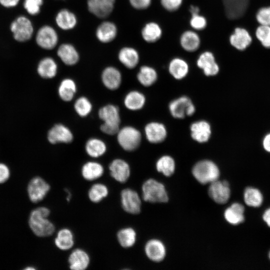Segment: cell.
<instances>
[{"mask_svg": "<svg viewBox=\"0 0 270 270\" xmlns=\"http://www.w3.org/2000/svg\"><path fill=\"white\" fill-rule=\"evenodd\" d=\"M50 210L46 207H40L32 211L29 218V225L32 231L38 236L52 235L54 232L53 224L47 218Z\"/></svg>", "mask_w": 270, "mask_h": 270, "instance_id": "6da1fadb", "label": "cell"}, {"mask_svg": "<svg viewBox=\"0 0 270 270\" xmlns=\"http://www.w3.org/2000/svg\"><path fill=\"white\" fill-rule=\"evenodd\" d=\"M192 173L194 178L202 184H210L218 180L220 174L218 166L209 160L197 162L192 168Z\"/></svg>", "mask_w": 270, "mask_h": 270, "instance_id": "7a4b0ae2", "label": "cell"}, {"mask_svg": "<svg viewBox=\"0 0 270 270\" xmlns=\"http://www.w3.org/2000/svg\"><path fill=\"white\" fill-rule=\"evenodd\" d=\"M142 196L144 200L150 202H166L168 200L164 184L152 178L143 184Z\"/></svg>", "mask_w": 270, "mask_h": 270, "instance_id": "3957f363", "label": "cell"}, {"mask_svg": "<svg viewBox=\"0 0 270 270\" xmlns=\"http://www.w3.org/2000/svg\"><path fill=\"white\" fill-rule=\"evenodd\" d=\"M117 139L121 147L127 151H132L140 145L141 140L140 132L132 126H125L117 133Z\"/></svg>", "mask_w": 270, "mask_h": 270, "instance_id": "277c9868", "label": "cell"}, {"mask_svg": "<svg viewBox=\"0 0 270 270\" xmlns=\"http://www.w3.org/2000/svg\"><path fill=\"white\" fill-rule=\"evenodd\" d=\"M10 30L14 38L20 42L30 40L33 34L34 28L30 20L24 16H20L10 25Z\"/></svg>", "mask_w": 270, "mask_h": 270, "instance_id": "5b68a950", "label": "cell"}, {"mask_svg": "<svg viewBox=\"0 0 270 270\" xmlns=\"http://www.w3.org/2000/svg\"><path fill=\"white\" fill-rule=\"evenodd\" d=\"M120 202L123 210L130 214H138L141 210V200L135 190L126 188L120 193Z\"/></svg>", "mask_w": 270, "mask_h": 270, "instance_id": "8992f818", "label": "cell"}, {"mask_svg": "<svg viewBox=\"0 0 270 270\" xmlns=\"http://www.w3.org/2000/svg\"><path fill=\"white\" fill-rule=\"evenodd\" d=\"M172 115L178 118H182L186 116H191L195 112L194 105L190 99L182 96L172 101L169 105Z\"/></svg>", "mask_w": 270, "mask_h": 270, "instance_id": "52a82bcc", "label": "cell"}, {"mask_svg": "<svg viewBox=\"0 0 270 270\" xmlns=\"http://www.w3.org/2000/svg\"><path fill=\"white\" fill-rule=\"evenodd\" d=\"M210 196L216 203L224 204L230 198V190L228 182L218 180L210 183L208 188Z\"/></svg>", "mask_w": 270, "mask_h": 270, "instance_id": "ba28073f", "label": "cell"}, {"mask_svg": "<svg viewBox=\"0 0 270 270\" xmlns=\"http://www.w3.org/2000/svg\"><path fill=\"white\" fill-rule=\"evenodd\" d=\"M36 42L42 48L52 50L56 45L58 36L56 30L49 26L40 28L36 36Z\"/></svg>", "mask_w": 270, "mask_h": 270, "instance_id": "9c48e42d", "label": "cell"}, {"mask_svg": "<svg viewBox=\"0 0 270 270\" xmlns=\"http://www.w3.org/2000/svg\"><path fill=\"white\" fill-rule=\"evenodd\" d=\"M50 189V185L42 178L36 177L32 178L28 186V193L30 200L34 202L42 200Z\"/></svg>", "mask_w": 270, "mask_h": 270, "instance_id": "30bf717a", "label": "cell"}, {"mask_svg": "<svg viewBox=\"0 0 270 270\" xmlns=\"http://www.w3.org/2000/svg\"><path fill=\"white\" fill-rule=\"evenodd\" d=\"M227 18L236 20L242 16L247 10L249 0H223Z\"/></svg>", "mask_w": 270, "mask_h": 270, "instance_id": "8fae6325", "label": "cell"}, {"mask_svg": "<svg viewBox=\"0 0 270 270\" xmlns=\"http://www.w3.org/2000/svg\"><path fill=\"white\" fill-rule=\"evenodd\" d=\"M109 170L112 177L120 183L126 182L130 174L129 164L124 160L120 158L115 159L110 162Z\"/></svg>", "mask_w": 270, "mask_h": 270, "instance_id": "7c38bea8", "label": "cell"}, {"mask_svg": "<svg viewBox=\"0 0 270 270\" xmlns=\"http://www.w3.org/2000/svg\"><path fill=\"white\" fill-rule=\"evenodd\" d=\"M116 0H88L89 11L99 18H104L112 12Z\"/></svg>", "mask_w": 270, "mask_h": 270, "instance_id": "4fadbf2b", "label": "cell"}, {"mask_svg": "<svg viewBox=\"0 0 270 270\" xmlns=\"http://www.w3.org/2000/svg\"><path fill=\"white\" fill-rule=\"evenodd\" d=\"M48 140L53 144L58 142L69 143L73 140V134L65 126L56 124L48 132Z\"/></svg>", "mask_w": 270, "mask_h": 270, "instance_id": "5bb4252c", "label": "cell"}, {"mask_svg": "<svg viewBox=\"0 0 270 270\" xmlns=\"http://www.w3.org/2000/svg\"><path fill=\"white\" fill-rule=\"evenodd\" d=\"M70 268L72 270H84L90 262L88 254L84 250L76 248L70 254L68 259Z\"/></svg>", "mask_w": 270, "mask_h": 270, "instance_id": "9a60e30c", "label": "cell"}, {"mask_svg": "<svg viewBox=\"0 0 270 270\" xmlns=\"http://www.w3.org/2000/svg\"><path fill=\"white\" fill-rule=\"evenodd\" d=\"M144 251L148 258L156 262L162 261L166 256V248L164 244L156 239L148 240L145 245Z\"/></svg>", "mask_w": 270, "mask_h": 270, "instance_id": "2e32d148", "label": "cell"}, {"mask_svg": "<svg viewBox=\"0 0 270 270\" xmlns=\"http://www.w3.org/2000/svg\"><path fill=\"white\" fill-rule=\"evenodd\" d=\"M197 65L208 76L216 75L219 71L213 54L209 52H206L200 55L197 60Z\"/></svg>", "mask_w": 270, "mask_h": 270, "instance_id": "e0dca14e", "label": "cell"}, {"mask_svg": "<svg viewBox=\"0 0 270 270\" xmlns=\"http://www.w3.org/2000/svg\"><path fill=\"white\" fill-rule=\"evenodd\" d=\"M102 80L106 87L110 90H115L118 88L120 85L121 74L116 68L113 66H108L103 70Z\"/></svg>", "mask_w": 270, "mask_h": 270, "instance_id": "ac0fdd59", "label": "cell"}, {"mask_svg": "<svg viewBox=\"0 0 270 270\" xmlns=\"http://www.w3.org/2000/svg\"><path fill=\"white\" fill-rule=\"evenodd\" d=\"M144 130L147 140L152 143L162 142L166 136L164 126L158 122H152L148 124L146 126Z\"/></svg>", "mask_w": 270, "mask_h": 270, "instance_id": "d6986e66", "label": "cell"}, {"mask_svg": "<svg viewBox=\"0 0 270 270\" xmlns=\"http://www.w3.org/2000/svg\"><path fill=\"white\" fill-rule=\"evenodd\" d=\"M190 131L193 139L198 142H207L211 134L210 125L204 120L193 123L190 126Z\"/></svg>", "mask_w": 270, "mask_h": 270, "instance_id": "ffe728a7", "label": "cell"}, {"mask_svg": "<svg viewBox=\"0 0 270 270\" xmlns=\"http://www.w3.org/2000/svg\"><path fill=\"white\" fill-rule=\"evenodd\" d=\"M244 207L238 202L233 203L224 212L226 220L231 224L238 225L244 220Z\"/></svg>", "mask_w": 270, "mask_h": 270, "instance_id": "44dd1931", "label": "cell"}, {"mask_svg": "<svg viewBox=\"0 0 270 270\" xmlns=\"http://www.w3.org/2000/svg\"><path fill=\"white\" fill-rule=\"evenodd\" d=\"M117 34L116 26L110 22H104L97 28L96 36L102 42L108 43L115 38Z\"/></svg>", "mask_w": 270, "mask_h": 270, "instance_id": "7402d4cb", "label": "cell"}, {"mask_svg": "<svg viewBox=\"0 0 270 270\" xmlns=\"http://www.w3.org/2000/svg\"><path fill=\"white\" fill-rule=\"evenodd\" d=\"M58 55L64 63L72 66L78 62L79 55L74 47L69 44L60 45L58 50Z\"/></svg>", "mask_w": 270, "mask_h": 270, "instance_id": "603a6c76", "label": "cell"}, {"mask_svg": "<svg viewBox=\"0 0 270 270\" xmlns=\"http://www.w3.org/2000/svg\"><path fill=\"white\" fill-rule=\"evenodd\" d=\"M230 41L231 44L238 50H244L251 43L252 38L244 28H236L230 36Z\"/></svg>", "mask_w": 270, "mask_h": 270, "instance_id": "cb8c5ba5", "label": "cell"}, {"mask_svg": "<svg viewBox=\"0 0 270 270\" xmlns=\"http://www.w3.org/2000/svg\"><path fill=\"white\" fill-rule=\"evenodd\" d=\"M104 172L102 166L96 162H88L82 168L81 173L83 178L92 181L101 177Z\"/></svg>", "mask_w": 270, "mask_h": 270, "instance_id": "d4e9b609", "label": "cell"}, {"mask_svg": "<svg viewBox=\"0 0 270 270\" xmlns=\"http://www.w3.org/2000/svg\"><path fill=\"white\" fill-rule=\"evenodd\" d=\"M118 58L120 62L128 68H134L139 60L138 52L135 49L130 47L122 48L118 53Z\"/></svg>", "mask_w": 270, "mask_h": 270, "instance_id": "484cf974", "label": "cell"}, {"mask_svg": "<svg viewBox=\"0 0 270 270\" xmlns=\"http://www.w3.org/2000/svg\"><path fill=\"white\" fill-rule=\"evenodd\" d=\"M74 242L73 233L68 228L60 230L54 240L56 247L62 250L70 249L73 246Z\"/></svg>", "mask_w": 270, "mask_h": 270, "instance_id": "4316f807", "label": "cell"}, {"mask_svg": "<svg viewBox=\"0 0 270 270\" xmlns=\"http://www.w3.org/2000/svg\"><path fill=\"white\" fill-rule=\"evenodd\" d=\"M56 21L58 26L64 30L73 28L77 23L75 14L66 9L62 10L58 13Z\"/></svg>", "mask_w": 270, "mask_h": 270, "instance_id": "83f0119b", "label": "cell"}, {"mask_svg": "<svg viewBox=\"0 0 270 270\" xmlns=\"http://www.w3.org/2000/svg\"><path fill=\"white\" fill-rule=\"evenodd\" d=\"M98 116L105 123L120 125L119 110L115 106L108 104L102 108L98 111Z\"/></svg>", "mask_w": 270, "mask_h": 270, "instance_id": "f1b7e54d", "label": "cell"}, {"mask_svg": "<svg viewBox=\"0 0 270 270\" xmlns=\"http://www.w3.org/2000/svg\"><path fill=\"white\" fill-rule=\"evenodd\" d=\"M117 239L120 244L124 248L132 246L136 243V234L134 228L130 227L122 228L117 233Z\"/></svg>", "mask_w": 270, "mask_h": 270, "instance_id": "f546056e", "label": "cell"}, {"mask_svg": "<svg viewBox=\"0 0 270 270\" xmlns=\"http://www.w3.org/2000/svg\"><path fill=\"white\" fill-rule=\"evenodd\" d=\"M38 72L44 78H54L56 74L57 64L52 58H46L40 62Z\"/></svg>", "mask_w": 270, "mask_h": 270, "instance_id": "4dcf8cb0", "label": "cell"}, {"mask_svg": "<svg viewBox=\"0 0 270 270\" xmlns=\"http://www.w3.org/2000/svg\"><path fill=\"white\" fill-rule=\"evenodd\" d=\"M244 200L247 206L258 208L262 204L263 196L258 189L253 187H248L244 192Z\"/></svg>", "mask_w": 270, "mask_h": 270, "instance_id": "1f68e13d", "label": "cell"}, {"mask_svg": "<svg viewBox=\"0 0 270 270\" xmlns=\"http://www.w3.org/2000/svg\"><path fill=\"white\" fill-rule=\"evenodd\" d=\"M145 103V97L138 91H132L125 97L124 104L126 108L130 110H136L142 108Z\"/></svg>", "mask_w": 270, "mask_h": 270, "instance_id": "d6a6232c", "label": "cell"}, {"mask_svg": "<svg viewBox=\"0 0 270 270\" xmlns=\"http://www.w3.org/2000/svg\"><path fill=\"white\" fill-rule=\"evenodd\" d=\"M76 90L74 82L70 78L63 80L59 86L58 92L60 98L64 101L71 100Z\"/></svg>", "mask_w": 270, "mask_h": 270, "instance_id": "836d02e7", "label": "cell"}, {"mask_svg": "<svg viewBox=\"0 0 270 270\" xmlns=\"http://www.w3.org/2000/svg\"><path fill=\"white\" fill-rule=\"evenodd\" d=\"M85 149L86 153L92 158H98L103 155L106 147L105 143L98 138H90L86 143Z\"/></svg>", "mask_w": 270, "mask_h": 270, "instance_id": "e575fe53", "label": "cell"}, {"mask_svg": "<svg viewBox=\"0 0 270 270\" xmlns=\"http://www.w3.org/2000/svg\"><path fill=\"white\" fill-rule=\"evenodd\" d=\"M170 74L176 79H182L188 74V66L187 63L179 58L173 59L169 65Z\"/></svg>", "mask_w": 270, "mask_h": 270, "instance_id": "d590c367", "label": "cell"}, {"mask_svg": "<svg viewBox=\"0 0 270 270\" xmlns=\"http://www.w3.org/2000/svg\"><path fill=\"white\" fill-rule=\"evenodd\" d=\"M180 44L185 50L193 52L199 47L200 40L196 32L186 31L182 34L180 38Z\"/></svg>", "mask_w": 270, "mask_h": 270, "instance_id": "8d00e7d4", "label": "cell"}, {"mask_svg": "<svg viewBox=\"0 0 270 270\" xmlns=\"http://www.w3.org/2000/svg\"><path fill=\"white\" fill-rule=\"evenodd\" d=\"M142 35L144 40L152 42L160 38L162 35V30L157 24L151 22L148 23L144 27L142 31Z\"/></svg>", "mask_w": 270, "mask_h": 270, "instance_id": "74e56055", "label": "cell"}, {"mask_svg": "<svg viewBox=\"0 0 270 270\" xmlns=\"http://www.w3.org/2000/svg\"><path fill=\"white\" fill-rule=\"evenodd\" d=\"M108 194L106 186L102 183L94 184L88 190V196L92 202L98 203L106 198Z\"/></svg>", "mask_w": 270, "mask_h": 270, "instance_id": "f35d334b", "label": "cell"}, {"mask_svg": "<svg viewBox=\"0 0 270 270\" xmlns=\"http://www.w3.org/2000/svg\"><path fill=\"white\" fill-rule=\"evenodd\" d=\"M137 78L142 84L148 86L156 82L157 78V74L156 70L148 66H142L138 74Z\"/></svg>", "mask_w": 270, "mask_h": 270, "instance_id": "ab89813d", "label": "cell"}, {"mask_svg": "<svg viewBox=\"0 0 270 270\" xmlns=\"http://www.w3.org/2000/svg\"><path fill=\"white\" fill-rule=\"evenodd\" d=\"M156 168L158 172H162L166 176H170L174 172L175 162L172 157L164 156L157 161Z\"/></svg>", "mask_w": 270, "mask_h": 270, "instance_id": "60d3db41", "label": "cell"}, {"mask_svg": "<svg viewBox=\"0 0 270 270\" xmlns=\"http://www.w3.org/2000/svg\"><path fill=\"white\" fill-rule=\"evenodd\" d=\"M74 108L76 112L80 116L84 117L91 112L92 105L86 98L82 96L79 98L76 101Z\"/></svg>", "mask_w": 270, "mask_h": 270, "instance_id": "b9f144b4", "label": "cell"}, {"mask_svg": "<svg viewBox=\"0 0 270 270\" xmlns=\"http://www.w3.org/2000/svg\"><path fill=\"white\" fill-rule=\"evenodd\" d=\"M256 36L264 46L270 48V26L262 25L259 26L256 30Z\"/></svg>", "mask_w": 270, "mask_h": 270, "instance_id": "7bdbcfd3", "label": "cell"}, {"mask_svg": "<svg viewBox=\"0 0 270 270\" xmlns=\"http://www.w3.org/2000/svg\"><path fill=\"white\" fill-rule=\"evenodd\" d=\"M42 2V0H24V7L30 14L36 15L40 12Z\"/></svg>", "mask_w": 270, "mask_h": 270, "instance_id": "ee69618b", "label": "cell"}, {"mask_svg": "<svg viewBox=\"0 0 270 270\" xmlns=\"http://www.w3.org/2000/svg\"><path fill=\"white\" fill-rule=\"evenodd\" d=\"M256 19L262 25L270 26V7L263 8L258 10Z\"/></svg>", "mask_w": 270, "mask_h": 270, "instance_id": "f6af8a7d", "label": "cell"}, {"mask_svg": "<svg viewBox=\"0 0 270 270\" xmlns=\"http://www.w3.org/2000/svg\"><path fill=\"white\" fill-rule=\"evenodd\" d=\"M192 16L190 24L194 28L200 30L206 26V21L204 17L200 16L198 13L192 14Z\"/></svg>", "mask_w": 270, "mask_h": 270, "instance_id": "bcb514c9", "label": "cell"}, {"mask_svg": "<svg viewBox=\"0 0 270 270\" xmlns=\"http://www.w3.org/2000/svg\"><path fill=\"white\" fill-rule=\"evenodd\" d=\"M182 0H161L163 7L169 11L176 10L179 8Z\"/></svg>", "mask_w": 270, "mask_h": 270, "instance_id": "7dc6e473", "label": "cell"}, {"mask_svg": "<svg viewBox=\"0 0 270 270\" xmlns=\"http://www.w3.org/2000/svg\"><path fill=\"white\" fill-rule=\"evenodd\" d=\"M101 130L104 133L110 134L114 135L117 134L120 130L119 125L110 124L104 122L100 126Z\"/></svg>", "mask_w": 270, "mask_h": 270, "instance_id": "c3c4849f", "label": "cell"}, {"mask_svg": "<svg viewBox=\"0 0 270 270\" xmlns=\"http://www.w3.org/2000/svg\"><path fill=\"white\" fill-rule=\"evenodd\" d=\"M132 6L138 10L145 9L149 6L151 0H129Z\"/></svg>", "mask_w": 270, "mask_h": 270, "instance_id": "681fc988", "label": "cell"}, {"mask_svg": "<svg viewBox=\"0 0 270 270\" xmlns=\"http://www.w3.org/2000/svg\"><path fill=\"white\" fill-rule=\"evenodd\" d=\"M10 171L4 164L0 163V184L5 182L9 178Z\"/></svg>", "mask_w": 270, "mask_h": 270, "instance_id": "f907efd6", "label": "cell"}, {"mask_svg": "<svg viewBox=\"0 0 270 270\" xmlns=\"http://www.w3.org/2000/svg\"><path fill=\"white\" fill-rule=\"evenodd\" d=\"M20 0H0V4L4 7L10 8L17 5Z\"/></svg>", "mask_w": 270, "mask_h": 270, "instance_id": "816d5d0a", "label": "cell"}, {"mask_svg": "<svg viewBox=\"0 0 270 270\" xmlns=\"http://www.w3.org/2000/svg\"><path fill=\"white\" fill-rule=\"evenodd\" d=\"M263 146L266 150L270 152V134H268L263 140Z\"/></svg>", "mask_w": 270, "mask_h": 270, "instance_id": "f5cc1de1", "label": "cell"}, {"mask_svg": "<svg viewBox=\"0 0 270 270\" xmlns=\"http://www.w3.org/2000/svg\"><path fill=\"white\" fill-rule=\"evenodd\" d=\"M262 219L266 224L270 227V208L266 209L264 212Z\"/></svg>", "mask_w": 270, "mask_h": 270, "instance_id": "db71d44e", "label": "cell"}, {"mask_svg": "<svg viewBox=\"0 0 270 270\" xmlns=\"http://www.w3.org/2000/svg\"><path fill=\"white\" fill-rule=\"evenodd\" d=\"M190 10L191 12V14H197L199 12L198 8L194 6H190Z\"/></svg>", "mask_w": 270, "mask_h": 270, "instance_id": "11a10c76", "label": "cell"}, {"mask_svg": "<svg viewBox=\"0 0 270 270\" xmlns=\"http://www.w3.org/2000/svg\"><path fill=\"white\" fill-rule=\"evenodd\" d=\"M66 192L67 193L66 200L68 202V201H70V197H71L70 192V191L68 190H66Z\"/></svg>", "mask_w": 270, "mask_h": 270, "instance_id": "9f6ffc18", "label": "cell"}, {"mask_svg": "<svg viewBox=\"0 0 270 270\" xmlns=\"http://www.w3.org/2000/svg\"><path fill=\"white\" fill-rule=\"evenodd\" d=\"M268 258H269V259L270 260V252L268 253Z\"/></svg>", "mask_w": 270, "mask_h": 270, "instance_id": "6f0895ef", "label": "cell"}]
</instances>
